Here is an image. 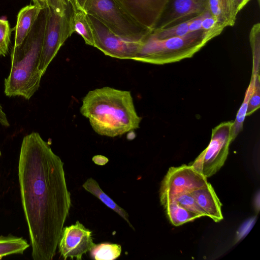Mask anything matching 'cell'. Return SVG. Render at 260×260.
Masks as SVG:
<instances>
[{
  "instance_id": "31",
  "label": "cell",
  "mask_w": 260,
  "mask_h": 260,
  "mask_svg": "<svg viewBox=\"0 0 260 260\" xmlns=\"http://www.w3.org/2000/svg\"><path fill=\"white\" fill-rule=\"evenodd\" d=\"M258 4H259V0H257Z\"/></svg>"
},
{
  "instance_id": "22",
  "label": "cell",
  "mask_w": 260,
  "mask_h": 260,
  "mask_svg": "<svg viewBox=\"0 0 260 260\" xmlns=\"http://www.w3.org/2000/svg\"><path fill=\"white\" fill-rule=\"evenodd\" d=\"M189 20L160 30L154 29L150 34L159 39L180 37L189 33Z\"/></svg>"
},
{
  "instance_id": "12",
  "label": "cell",
  "mask_w": 260,
  "mask_h": 260,
  "mask_svg": "<svg viewBox=\"0 0 260 260\" xmlns=\"http://www.w3.org/2000/svg\"><path fill=\"white\" fill-rule=\"evenodd\" d=\"M138 23L151 31L169 0H115Z\"/></svg>"
},
{
  "instance_id": "18",
  "label": "cell",
  "mask_w": 260,
  "mask_h": 260,
  "mask_svg": "<svg viewBox=\"0 0 260 260\" xmlns=\"http://www.w3.org/2000/svg\"><path fill=\"white\" fill-rule=\"evenodd\" d=\"M259 72L258 70L252 69L250 81L246 91L243 102L238 111L235 121H233L231 131L232 141L243 129L248 101L253 91L256 75Z\"/></svg>"
},
{
  "instance_id": "29",
  "label": "cell",
  "mask_w": 260,
  "mask_h": 260,
  "mask_svg": "<svg viewBox=\"0 0 260 260\" xmlns=\"http://www.w3.org/2000/svg\"><path fill=\"white\" fill-rule=\"evenodd\" d=\"M48 0H32L34 5L40 10L45 9L48 7Z\"/></svg>"
},
{
  "instance_id": "8",
  "label": "cell",
  "mask_w": 260,
  "mask_h": 260,
  "mask_svg": "<svg viewBox=\"0 0 260 260\" xmlns=\"http://www.w3.org/2000/svg\"><path fill=\"white\" fill-rule=\"evenodd\" d=\"M91 26L94 46L106 55L121 59L135 58L141 41H133L122 38L111 31L94 17L88 14Z\"/></svg>"
},
{
  "instance_id": "10",
  "label": "cell",
  "mask_w": 260,
  "mask_h": 260,
  "mask_svg": "<svg viewBox=\"0 0 260 260\" xmlns=\"http://www.w3.org/2000/svg\"><path fill=\"white\" fill-rule=\"evenodd\" d=\"M95 244L92 232L77 221L75 224L63 228L58 246L64 259L81 260L83 254L90 251Z\"/></svg>"
},
{
  "instance_id": "6",
  "label": "cell",
  "mask_w": 260,
  "mask_h": 260,
  "mask_svg": "<svg viewBox=\"0 0 260 260\" xmlns=\"http://www.w3.org/2000/svg\"><path fill=\"white\" fill-rule=\"evenodd\" d=\"M72 11L71 3L64 11L50 7L47 8L45 30L39 67L43 75L60 48L73 33L71 24Z\"/></svg>"
},
{
  "instance_id": "21",
  "label": "cell",
  "mask_w": 260,
  "mask_h": 260,
  "mask_svg": "<svg viewBox=\"0 0 260 260\" xmlns=\"http://www.w3.org/2000/svg\"><path fill=\"white\" fill-rule=\"evenodd\" d=\"M251 0H219L228 26L234 25L238 13Z\"/></svg>"
},
{
  "instance_id": "7",
  "label": "cell",
  "mask_w": 260,
  "mask_h": 260,
  "mask_svg": "<svg viewBox=\"0 0 260 260\" xmlns=\"http://www.w3.org/2000/svg\"><path fill=\"white\" fill-rule=\"evenodd\" d=\"M233 123L232 121L223 122L213 128L208 146L189 164L207 178L215 174L227 158Z\"/></svg>"
},
{
  "instance_id": "13",
  "label": "cell",
  "mask_w": 260,
  "mask_h": 260,
  "mask_svg": "<svg viewBox=\"0 0 260 260\" xmlns=\"http://www.w3.org/2000/svg\"><path fill=\"white\" fill-rule=\"evenodd\" d=\"M189 192L206 216L215 222L223 219L221 203L211 184L207 182L205 186Z\"/></svg>"
},
{
  "instance_id": "32",
  "label": "cell",
  "mask_w": 260,
  "mask_h": 260,
  "mask_svg": "<svg viewBox=\"0 0 260 260\" xmlns=\"http://www.w3.org/2000/svg\"><path fill=\"white\" fill-rule=\"evenodd\" d=\"M70 2V0H68Z\"/></svg>"
},
{
  "instance_id": "11",
  "label": "cell",
  "mask_w": 260,
  "mask_h": 260,
  "mask_svg": "<svg viewBox=\"0 0 260 260\" xmlns=\"http://www.w3.org/2000/svg\"><path fill=\"white\" fill-rule=\"evenodd\" d=\"M209 0H169L154 29L174 26L209 12Z\"/></svg>"
},
{
  "instance_id": "3",
  "label": "cell",
  "mask_w": 260,
  "mask_h": 260,
  "mask_svg": "<svg viewBox=\"0 0 260 260\" xmlns=\"http://www.w3.org/2000/svg\"><path fill=\"white\" fill-rule=\"evenodd\" d=\"M47 14V8L41 10L23 41L11 50L10 72L4 81V92L9 97L29 100L40 87L43 75L39 67Z\"/></svg>"
},
{
  "instance_id": "19",
  "label": "cell",
  "mask_w": 260,
  "mask_h": 260,
  "mask_svg": "<svg viewBox=\"0 0 260 260\" xmlns=\"http://www.w3.org/2000/svg\"><path fill=\"white\" fill-rule=\"evenodd\" d=\"M29 247L27 241L22 237L0 236V259L11 254H23Z\"/></svg>"
},
{
  "instance_id": "15",
  "label": "cell",
  "mask_w": 260,
  "mask_h": 260,
  "mask_svg": "<svg viewBox=\"0 0 260 260\" xmlns=\"http://www.w3.org/2000/svg\"><path fill=\"white\" fill-rule=\"evenodd\" d=\"M71 4L73 10L71 20L72 31L79 34L86 44L93 46V31L87 13L78 5L74 3Z\"/></svg>"
},
{
  "instance_id": "20",
  "label": "cell",
  "mask_w": 260,
  "mask_h": 260,
  "mask_svg": "<svg viewBox=\"0 0 260 260\" xmlns=\"http://www.w3.org/2000/svg\"><path fill=\"white\" fill-rule=\"evenodd\" d=\"M121 253L120 245L110 243L95 244L90 250L91 257L95 260H114L117 258Z\"/></svg>"
},
{
  "instance_id": "14",
  "label": "cell",
  "mask_w": 260,
  "mask_h": 260,
  "mask_svg": "<svg viewBox=\"0 0 260 260\" xmlns=\"http://www.w3.org/2000/svg\"><path fill=\"white\" fill-rule=\"evenodd\" d=\"M41 10L34 5H30L22 8L19 11L15 27L13 47L19 46L23 41L31 30Z\"/></svg>"
},
{
  "instance_id": "23",
  "label": "cell",
  "mask_w": 260,
  "mask_h": 260,
  "mask_svg": "<svg viewBox=\"0 0 260 260\" xmlns=\"http://www.w3.org/2000/svg\"><path fill=\"white\" fill-rule=\"evenodd\" d=\"M170 200L176 201L182 207L190 212L199 215L200 217L206 216V214L198 205L194 198L189 191L180 193Z\"/></svg>"
},
{
  "instance_id": "30",
  "label": "cell",
  "mask_w": 260,
  "mask_h": 260,
  "mask_svg": "<svg viewBox=\"0 0 260 260\" xmlns=\"http://www.w3.org/2000/svg\"><path fill=\"white\" fill-rule=\"evenodd\" d=\"M86 0H70L71 3H74L83 8Z\"/></svg>"
},
{
  "instance_id": "25",
  "label": "cell",
  "mask_w": 260,
  "mask_h": 260,
  "mask_svg": "<svg viewBox=\"0 0 260 260\" xmlns=\"http://www.w3.org/2000/svg\"><path fill=\"white\" fill-rule=\"evenodd\" d=\"M260 106V79L259 74L257 73L252 93L249 98L246 116H250L255 112Z\"/></svg>"
},
{
  "instance_id": "5",
  "label": "cell",
  "mask_w": 260,
  "mask_h": 260,
  "mask_svg": "<svg viewBox=\"0 0 260 260\" xmlns=\"http://www.w3.org/2000/svg\"><path fill=\"white\" fill-rule=\"evenodd\" d=\"M83 9L122 38L141 41L151 32L134 20L115 0H86Z\"/></svg>"
},
{
  "instance_id": "2",
  "label": "cell",
  "mask_w": 260,
  "mask_h": 260,
  "mask_svg": "<svg viewBox=\"0 0 260 260\" xmlns=\"http://www.w3.org/2000/svg\"><path fill=\"white\" fill-rule=\"evenodd\" d=\"M80 112L98 134L120 136L140 127L131 92L109 86L89 91L83 97Z\"/></svg>"
},
{
  "instance_id": "4",
  "label": "cell",
  "mask_w": 260,
  "mask_h": 260,
  "mask_svg": "<svg viewBox=\"0 0 260 260\" xmlns=\"http://www.w3.org/2000/svg\"><path fill=\"white\" fill-rule=\"evenodd\" d=\"M223 30L202 29L164 39H157L150 33L142 41L134 60L160 65L192 57Z\"/></svg>"
},
{
  "instance_id": "24",
  "label": "cell",
  "mask_w": 260,
  "mask_h": 260,
  "mask_svg": "<svg viewBox=\"0 0 260 260\" xmlns=\"http://www.w3.org/2000/svg\"><path fill=\"white\" fill-rule=\"evenodd\" d=\"M11 32L8 21L0 19V56H5L8 52Z\"/></svg>"
},
{
  "instance_id": "1",
  "label": "cell",
  "mask_w": 260,
  "mask_h": 260,
  "mask_svg": "<svg viewBox=\"0 0 260 260\" xmlns=\"http://www.w3.org/2000/svg\"><path fill=\"white\" fill-rule=\"evenodd\" d=\"M22 205L32 257H54L71 206L63 162L37 132L23 138L18 162Z\"/></svg>"
},
{
  "instance_id": "9",
  "label": "cell",
  "mask_w": 260,
  "mask_h": 260,
  "mask_svg": "<svg viewBox=\"0 0 260 260\" xmlns=\"http://www.w3.org/2000/svg\"><path fill=\"white\" fill-rule=\"evenodd\" d=\"M207 182V178L190 165L170 167L161 184L160 203L162 205L179 193L203 187Z\"/></svg>"
},
{
  "instance_id": "28",
  "label": "cell",
  "mask_w": 260,
  "mask_h": 260,
  "mask_svg": "<svg viewBox=\"0 0 260 260\" xmlns=\"http://www.w3.org/2000/svg\"><path fill=\"white\" fill-rule=\"evenodd\" d=\"M92 160L95 164L101 166L106 164L109 161L107 157L102 155L94 156L92 158Z\"/></svg>"
},
{
  "instance_id": "17",
  "label": "cell",
  "mask_w": 260,
  "mask_h": 260,
  "mask_svg": "<svg viewBox=\"0 0 260 260\" xmlns=\"http://www.w3.org/2000/svg\"><path fill=\"white\" fill-rule=\"evenodd\" d=\"M162 206L168 218L175 226H179L201 217L199 215L182 207L174 200H170Z\"/></svg>"
},
{
  "instance_id": "27",
  "label": "cell",
  "mask_w": 260,
  "mask_h": 260,
  "mask_svg": "<svg viewBox=\"0 0 260 260\" xmlns=\"http://www.w3.org/2000/svg\"><path fill=\"white\" fill-rule=\"evenodd\" d=\"M0 124L4 126L10 125L6 114L3 110V107L0 104Z\"/></svg>"
},
{
  "instance_id": "26",
  "label": "cell",
  "mask_w": 260,
  "mask_h": 260,
  "mask_svg": "<svg viewBox=\"0 0 260 260\" xmlns=\"http://www.w3.org/2000/svg\"><path fill=\"white\" fill-rule=\"evenodd\" d=\"M205 13L189 20L188 26L189 32L199 30H202V21Z\"/></svg>"
},
{
  "instance_id": "16",
  "label": "cell",
  "mask_w": 260,
  "mask_h": 260,
  "mask_svg": "<svg viewBox=\"0 0 260 260\" xmlns=\"http://www.w3.org/2000/svg\"><path fill=\"white\" fill-rule=\"evenodd\" d=\"M82 187L87 191L98 198L108 208L116 212L128 223L131 228L134 230L129 220L128 214L102 190L96 180L92 178H89L84 183Z\"/></svg>"
}]
</instances>
